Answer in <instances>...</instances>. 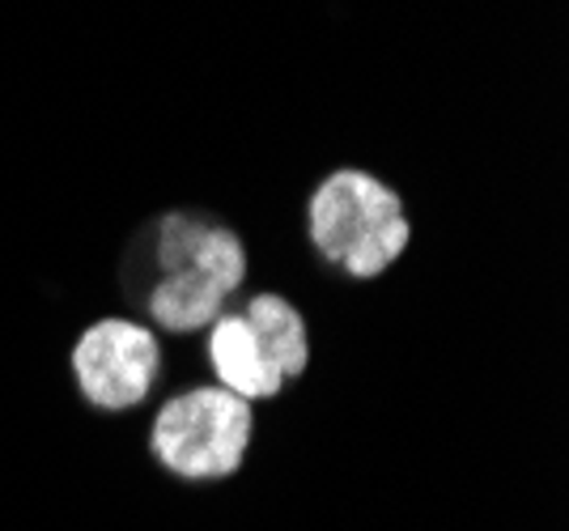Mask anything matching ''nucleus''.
Returning a JSON list of instances; mask_svg holds the SVG:
<instances>
[{
	"instance_id": "20e7f679",
	"label": "nucleus",
	"mask_w": 569,
	"mask_h": 531,
	"mask_svg": "<svg viewBox=\"0 0 569 531\" xmlns=\"http://www.w3.org/2000/svg\"><path fill=\"white\" fill-rule=\"evenodd\" d=\"M77 391L102 412L141 409L162 379V344L141 319L107 314L90 323L72 344Z\"/></svg>"
},
{
	"instance_id": "423d86ee",
	"label": "nucleus",
	"mask_w": 569,
	"mask_h": 531,
	"mask_svg": "<svg viewBox=\"0 0 569 531\" xmlns=\"http://www.w3.org/2000/svg\"><path fill=\"white\" fill-rule=\"evenodd\" d=\"M242 314L256 328L268 362L277 365V374H281L284 383L289 379H302L310 365V337L302 311L289 298H281V293H251L242 302Z\"/></svg>"
},
{
	"instance_id": "7ed1b4c3",
	"label": "nucleus",
	"mask_w": 569,
	"mask_h": 531,
	"mask_svg": "<svg viewBox=\"0 0 569 531\" xmlns=\"http://www.w3.org/2000/svg\"><path fill=\"white\" fill-rule=\"evenodd\" d=\"M242 281H247V247L238 239V230L209 218L188 260L167 277L149 281L141 302L162 332L188 337V332H204L226 311V302L242 290Z\"/></svg>"
},
{
	"instance_id": "f03ea898",
	"label": "nucleus",
	"mask_w": 569,
	"mask_h": 531,
	"mask_svg": "<svg viewBox=\"0 0 569 531\" xmlns=\"http://www.w3.org/2000/svg\"><path fill=\"white\" fill-rule=\"evenodd\" d=\"M256 409L217 383L170 395L149 425V451L179 481H226L242 468Z\"/></svg>"
},
{
	"instance_id": "f257e3e1",
	"label": "nucleus",
	"mask_w": 569,
	"mask_h": 531,
	"mask_svg": "<svg viewBox=\"0 0 569 531\" xmlns=\"http://www.w3.org/2000/svg\"><path fill=\"white\" fill-rule=\"evenodd\" d=\"M310 247L349 272L353 281H375L400 260L412 239L403 196L370 170H332L307 200Z\"/></svg>"
},
{
	"instance_id": "39448f33",
	"label": "nucleus",
	"mask_w": 569,
	"mask_h": 531,
	"mask_svg": "<svg viewBox=\"0 0 569 531\" xmlns=\"http://www.w3.org/2000/svg\"><path fill=\"white\" fill-rule=\"evenodd\" d=\"M204 353L217 374V387L242 395L247 404L256 400H277L281 395L284 379L277 374V365L268 362L256 328L247 323L242 311H221L209 323V340H204Z\"/></svg>"
}]
</instances>
